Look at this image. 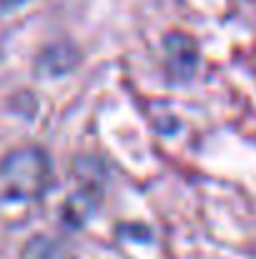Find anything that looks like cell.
Instances as JSON below:
<instances>
[{"label":"cell","instance_id":"obj_3","mask_svg":"<svg viewBox=\"0 0 256 259\" xmlns=\"http://www.w3.org/2000/svg\"><path fill=\"white\" fill-rule=\"evenodd\" d=\"M20 259H76L73 247L53 234H35L30 237L23 249H20Z\"/></svg>","mask_w":256,"mask_h":259},{"label":"cell","instance_id":"obj_5","mask_svg":"<svg viewBox=\"0 0 256 259\" xmlns=\"http://www.w3.org/2000/svg\"><path fill=\"white\" fill-rule=\"evenodd\" d=\"M95 196H98V191H90V189H83V186L78 191H73L63 204V222L68 227L85 224V219L90 217V211L95 206Z\"/></svg>","mask_w":256,"mask_h":259},{"label":"cell","instance_id":"obj_4","mask_svg":"<svg viewBox=\"0 0 256 259\" xmlns=\"http://www.w3.org/2000/svg\"><path fill=\"white\" fill-rule=\"evenodd\" d=\"M78 66V53L71 46H56L40 53L38 58V71L43 76H63Z\"/></svg>","mask_w":256,"mask_h":259},{"label":"cell","instance_id":"obj_2","mask_svg":"<svg viewBox=\"0 0 256 259\" xmlns=\"http://www.w3.org/2000/svg\"><path fill=\"white\" fill-rule=\"evenodd\" d=\"M166 63H169L171 76L176 78H191L198 63L196 46L188 35H169L166 38Z\"/></svg>","mask_w":256,"mask_h":259},{"label":"cell","instance_id":"obj_1","mask_svg":"<svg viewBox=\"0 0 256 259\" xmlns=\"http://www.w3.org/2000/svg\"><path fill=\"white\" fill-rule=\"evenodd\" d=\"M53 181L50 156L38 146L10 151L0 161V201L28 204L40 199Z\"/></svg>","mask_w":256,"mask_h":259}]
</instances>
